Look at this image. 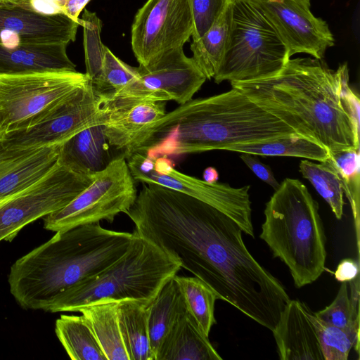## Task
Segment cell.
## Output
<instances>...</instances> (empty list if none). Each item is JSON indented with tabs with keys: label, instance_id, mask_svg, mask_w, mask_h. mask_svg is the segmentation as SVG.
<instances>
[{
	"label": "cell",
	"instance_id": "obj_1",
	"mask_svg": "<svg viewBox=\"0 0 360 360\" xmlns=\"http://www.w3.org/2000/svg\"><path fill=\"white\" fill-rule=\"evenodd\" d=\"M134 233L179 262L224 300L273 331L290 300L278 278L250 254L251 202L216 205L158 184H142L125 213Z\"/></svg>",
	"mask_w": 360,
	"mask_h": 360
},
{
	"label": "cell",
	"instance_id": "obj_2",
	"mask_svg": "<svg viewBox=\"0 0 360 360\" xmlns=\"http://www.w3.org/2000/svg\"><path fill=\"white\" fill-rule=\"evenodd\" d=\"M348 82L347 63L333 70L320 59L296 58L274 75L231 85L297 134L333 152L359 149V131L344 95Z\"/></svg>",
	"mask_w": 360,
	"mask_h": 360
},
{
	"label": "cell",
	"instance_id": "obj_3",
	"mask_svg": "<svg viewBox=\"0 0 360 360\" xmlns=\"http://www.w3.org/2000/svg\"><path fill=\"white\" fill-rule=\"evenodd\" d=\"M296 133L235 88L191 99L139 132L122 152L150 156L225 150Z\"/></svg>",
	"mask_w": 360,
	"mask_h": 360
},
{
	"label": "cell",
	"instance_id": "obj_4",
	"mask_svg": "<svg viewBox=\"0 0 360 360\" xmlns=\"http://www.w3.org/2000/svg\"><path fill=\"white\" fill-rule=\"evenodd\" d=\"M134 237V232L108 230L99 222L58 231L13 263L10 292L22 307L46 311L63 292L120 259Z\"/></svg>",
	"mask_w": 360,
	"mask_h": 360
},
{
	"label": "cell",
	"instance_id": "obj_5",
	"mask_svg": "<svg viewBox=\"0 0 360 360\" xmlns=\"http://www.w3.org/2000/svg\"><path fill=\"white\" fill-rule=\"evenodd\" d=\"M264 216L259 237L288 267L295 287L316 281L325 269L326 236L307 186L285 179L266 203Z\"/></svg>",
	"mask_w": 360,
	"mask_h": 360
},
{
	"label": "cell",
	"instance_id": "obj_6",
	"mask_svg": "<svg viewBox=\"0 0 360 360\" xmlns=\"http://www.w3.org/2000/svg\"><path fill=\"white\" fill-rule=\"evenodd\" d=\"M180 269L179 262L135 234L129 248L120 259L63 292L46 311H77L84 305L103 300H132L146 307Z\"/></svg>",
	"mask_w": 360,
	"mask_h": 360
},
{
	"label": "cell",
	"instance_id": "obj_7",
	"mask_svg": "<svg viewBox=\"0 0 360 360\" xmlns=\"http://www.w3.org/2000/svg\"><path fill=\"white\" fill-rule=\"evenodd\" d=\"M278 30L252 0H231V23L216 75L217 84L251 81L278 73L290 59Z\"/></svg>",
	"mask_w": 360,
	"mask_h": 360
},
{
	"label": "cell",
	"instance_id": "obj_8",
	"mask_svg": "<svg viewBox=\"0 0 360 360\" xmlns=\"http://www.w3.org/2000/svg\"><path fill=\"white\" fill-rule=\"evenodd\" d=\"M89 80L77 71L0 74V141L42 121Z\"/></svg>",
	"mask_w": 360,
	"mask_h": 360
},
{
	"label": "cell",
	"instance_id": "obj_9",
	"mask_svg": "<svg viewBox=\"0 0 360 360\" xmlns=\"http://www.w3.org/2000/svg\"><path fill=\"white\" fill-rule=\"evenodd\" d=\"M135 183L127 159L121 154L94 174L91 182L66 206L45 216L44 226L56 232L101 220L111 223L135 202Z\"/></svg>",
	"mask_w": 360,
	"mask_h": 360
},
{
	"label": "cell",
	"instance_id": "obj_10",
	"mask_svg": "<svg viewBox=\"0 0 360 360\" xmlns=\"http://www.w3.org/2000/svg\"><path fill=\"white\" fill-rule=\"evenodd\" d=\"M93 176L58 162L46 176L0 205V241H11L27 224L66 206Z\"/></svg>",
	"mask_w": 360,
	"mask_h": 360
},
{
	"label": "cell",
	"instance_id": "obj_11",
	"mask_svg": "<svg viewBox=\"0 0 360 360\" xmlns=\"http://www.w3.org/2000/svg\"><path fill=\"white\" fill-rule=\"evenodd\" d=\"M193 32L189 0H147L131 26V48L140 66L148 67L183 48Z\"/></svg>",
	"mask_w": 360,
	"mask_h": 360
},
{
	"label": "cell",
	"instance_id": "obj_12",
	"mask_svg": "<svg viewBox=\"0 0 360 360\" xmlns=\"http://www.w3.org/2000/svg\"><path fill=\"white\" fill-rule=\"evenodd\" d=\"M107 113L90 81L65 99L45 119L0 142L8 149L61 146L83 129L104 124Z\"/></svg>",
	"mask_w": 360,
	"mask_h": 360
},
{
	"label": "cell",
	"instance_id": "obj_13",
	"mask_svg": "<svg viewBox=\"0 0 360 360\" xmlns=\"http://www.w3.org/2000/svg\"><path fill=\"white\" fill-rule=\"evenodd\" d=\"M137 70L138 76L133 81L104 102L172 100L181 105L191 100L207 79L183 48L167 53L148 67L139 65Z\"/></svg>",
	"mask_w": 360,
	"mask_h": 360
},
{
	"label": "cell",
	"instance_id": "obj_14",
	"mask_svg": "<svg viewBox=\"0 0 360 360\" xmlns=\"http://www.w3.org/2000/svg\"><path fill=\"white\" fill-rule=\"evenodd\" d=\"M126 159L135 181L158 184L219 206L250 202V185L236 188L228 184H209L177 171L168 157L134 153Z\"/></svg>",
	"mask_w": 360,
	"mask_h": 360
},
{
	"label": "cell",
	"instance_id": "obj_15",
	"mask_svg": "<svg viewBox=\"0 0 360 360\" xmlns=\"http://www.w3.org/2000/svg\"><path fill=\"white\" fill-rule=\"evenodd\" d=\"M79 22L64 13L44 14L30 0L0 1V44H68L76 38Z\"/></svg>",
	"mask_w": 360,
	"mask_h": 360
},
{
	"label": "cell",
	"instance_id": "obj_16",
	"mask_svg": "<svg viewBox=\"0 0 360 360\" xmlns=\"http://www.w3.org/2000/svg\"><path fill=\"white\" fill-rule=\"evenodd\" d=\"M266 15L287 44L290 57L305 53L321 60L335 39L327 22L295 0H252Z\"/></svg>",
	"mask_w": 360,
	"mask_h": 360
},
{
	"label": "cell",
	"instance_id": "obj_17",
	"mask_svg": "<svg viewBox=\"0 0 360 360\" xmlns=\"http://www.w3.org/2000/svg\"><path fill=\"white\" fill-rule=\"evenodd\" d=\"M281 360H324L316 316L303 302L290 300L272 331Z\"/></svg>",
	"mask_w": 360,
	"mask_h": 360
},
{
	"label": "cell",
	"instance_id": "obj_18",
	"mask_svg": "<svg viewBox=\"0 0 360 360\" xmlns=\"http://www.w3.org/2000/svg\"><path fill=\"white\" fill-rule=\"evenodd\" d=\"M60 148L8 149L0 142V200L18 194L49 173L58 164Z\"/></svg>",
	"mask_w": 360,
	"mask_h": 360
},
{
	"label": "cell",
	"instance_id": "obj_19",
	"mask_svg": "<svg viewBox=\"0 0 360 360\" xmlns=\"http://www.w3.org/2000/svg\"><path fill=\"white\" fill-rule=\"evenodd\" d=\"M102 105L107 113L104 130L108 142L122 152L139 132L166 113L165 101L112 99Z\"/></svg>",
	"mask_w": 360,
	"mask_h": 360
},
{
	"label": "cell",
	"instance_id": "obj_20",
	"mask_svg": "<svg viewBox=\"0 0 360 360\" xmlns=\"http://www.w3.org/2000/svg\"><path fill=\"white\" fill-rule=\"evenodd\" d=\"M67 46L63 43L12 46L0 44V74L77 71L68 56Z\"/></svg>",
	"mask_w": 360,
	"mask_h": 360
},
{
	"label": "cell",
	"instance_id": "obj_21",
	"mask_svg": "<svg viewBox=\"0 0 360 360\" xmlns=\"http://www.w3.org/2000/svg\"><path fill=\"white\" fill-rule=\"evenodd\" d=\"M104 130V124L90 127L63 143L58 162L70 169L92 176L104 169L113 158Z\"/></svg>",
	"mask_w": 360,
	"mask_h": 360
},
{
	"label": "cell",
	"instance_id": "obj_22",
	"mask_svg": "<svg viewBox=\"0 0 360 360\" xmlns=\"http://www.w3.org/2000/svg\"><path fill=\"white\" fill-rule=\"evenodd\" d=\"M221 359L188 311L173 327L155 357V360Z\"/></svg>",
	"mask_w": 360,
	"mask_h": 360
},
{
	"label": "cell",
	"instance_id": "obj_23",
	"mask_svg": "<svg viewBox=\"0 0 360 360\" xmlns=\"http://www.w3.org/2000/svg\"><path fill=\"white\" fill-rule=\"evenodd\" d=\"M187 311L184 297L174 276L146 307L153 360L165 339Z\"/></svg>",
	"mask_w": 360,
	"mask_h": 360
},
{
	"label": "cell",
	"instance_id": "obj_24",
	"mask_svg": "<svg viewBox=\"0 0 360 360\" xmlns=\"http://www.w3.org/2000/svg\"><path fill=\"white\" fill-rule=\"evenodd\" d=\"M118 301L103 300L80 307L107 360H129L118 317Z\"/></svg>",
	"mask_w": 360,
	"mask_h": 360
},
{
	"label": "cell",
	"instance_id": "obj_25",
	"mask_svg": "<svg viewBox=\"0 0 360 360\" xmlns=\"http://www.w3.org/2000/svg\"><path fill=\"white\" fill-rule=\"evenodd\" d=\"M226 150L262 156L304 158L321 162L329 156V151L322 145L297 133L267 141L235 145L228 148Z\"/></svg>",
	"mask_w": 360,
	"mask_h": 360
},
{
	"label": "cell",
	"instance_id": "obj_26",
	"mask_svg": "<svg viewBox=\"0 0 360 360\" xmlns=\"http://www.w3.org/2000/svg\"><path fill=\"white\" fill-rule=\"evenodd\" d=\"M231 23V0L210 28L198 39L193 41V59L205 76L216 75L226 46Z\"/></svg>",
	"mask_w": 360,
	"mask_h": 360
},
{
	"label": "cell",
	"instance_id": "obj_27",
	"mask_svg": "<svg viewBox=\"0 0 360 360\" xmlns=\"http://www.w3.org/2000/svg\"><path fill=\"white\" fill-rule=\"evenodd\" d=\"M56 334L72 360H107L83 315H61L56 321Z\"/></svg>",
	"mask_w": 360,
	"mask_h": 360
},
{
	"label": "cell",
	"instance_id": "obj_28",
	"mask_svg": "<svg viewBox=\"0 0 360 360\" xmlns=\"http://www.w3.org/2000/svg\"><path fill=\"white\" fill-rule=\"evenodd\" d=\"M118 317L129 360H153L146 307L132 300L120 301Z\"/></svg>",
	"mask_w": 360,
	"mask_h": 360
},
{
	"label": "cell",
	"instance_id": "obj_29",
	"mask_svg": "<svg viewBox=\"0 0 360 360\" xmlns=\"http://www.w3.org/2000/svg\"><path fill=\"white\" fill-rule=\"evenodd\" d=\"M359 149L349 148L329 152L323 162L330 165L339 176L343 192L349 201L356 233V249L359 253L360 172Z\"/></svg>",
	"mask_w": 360,
	"mask_h": 360
},
{
	"label": "cell",
	"instance_id": "obj_30",
	"mask_svg": "<svg viewBox=\"0 0 360 360\" xmlns=\"http://www.w3.org/2000/svg\"><path fill=\"white\" fill-rule=\"evenodd\" d=\"M184 297L187 310L209 336L211 328L216 323L214 304L218 299L214 291L200 278L174 276Z\"/></svg>",
	"mask_w": 360,
	"mask_h": 360
},
{
	"label": "cell",
	"instance_id": "obj_31",
	"mask_svg": "<svg viewBox=\"0 0 360 360\" xmlns=\"http://www.w3.org/2000/svg\"><path fill=\"white\" fill-rule=\"evenodd\" d=\"M314 314L321 321L336 327H359V275L342 282L331 304Z\"/></svg>",
	"mask_w": 360,
	"mask_h": 360
},
{
	"label": "cell",
	"instance_id": "obj_32",
	"mask_svg": "<svg viewBox=\"0 0 360 360\" xmlns=\"http://www.w3.org/2000/svg\"><path fill=\"white\" fill-rule=\"evenodd\" d=\"M300 172L309 180L319 194L330 205L338 219L343 215L345 201L341 181L335 170L325 162L320 164L302 160Z\"/></svg>",
	"mask_w": 360,
	"mask_h": 360
},
{
	"label": "cell",
	"instance_id": "obj_33",
	"mask_svg": "<svg viewBox=\"0 0 360 360\" xmlns=\"http://www.w3.org/2000/svg\"><path fill=\"white\" fill-rule=\"evenodd\" d=\"M316 323L324 360H347L352 347L359 352V327L339 328L316 316Z\"/></svg>",
	"mask_w": 360,
	"mask_h": 360
},
{
	"label": "cell",
	"instance_id": "obj_34",
	"mask_svg": "<svg viewBox=\"0 0 360 360\" xmlns=\"http://www.w3.org/2000/svg\"><path fill=\"white\" fill-rule=\"evenodd\" d=\"M137 76V67L123 62L106 47L100 79L92 87L103 103L127 86Z\"/></svg>",
	"mask_w": 360,
	"mask_h": 360
},
{
	"label": "cell",
	"instance_id": "obj_35",
	"mask_svg": "<svg viewBox=\"0 0 360 360\" xmlns=\"http://www.w3.org/2000/svg\"><path fill=\"white\" fill-rule=\"evenodd\" d=\"M84 29V47L86 63V75L91 86L99 81L106 46L101 40L102 23L96 13L85 10L80 19Z\"/></svg>",
	"mask_w": 360,
	"mask_h": 360
},
{
	"label": "cell",
	"instance_id": "obj_36",
	"mask_svg": "<svg viewBox=\"0 0 360 360\" xmlns=\"http://www.w3.org/2000/svg\"><path fill=\"white\" fill-rule=\"evenodd\" d=\"M231 0H189L193 19V41L213 25Z\"/></svg>",
	"mask_w": 360,
	"mask_h": 360
},
{
	"label": "cell",
	"instance_id": "obj_37",
	"mask_svg": "<svg viewBox=\"0 0 360 360\" xmlns=\"http://www.w3.org/2000/svg\"><path fill=\"white\" fill-rule=\"evenodd\" d=\"M240 158L259 179L270 185L274 190L278 188L280 184L275 179L271 169L260 162L255 155L242 153Z\"/></svg>",
	"mask_w": 360,
	"mask_h": 360
},
{
	"label": "cell",
	"instance_id": "obj_38",
	"mask_svg": "<svg viewBox=\"0 0 360 360\" xmlns=\"http://www.w3.org/2000/svg\"><path fill=\"white\" fill-rule=\"evenodd\" d=\"M359 260L346 258L339 263L334 272V276L338 281L349 282L359 275Z\"/></svg>",
	"mask_w": 360,
	"mask_h": 360
},
{
	"label": "cell",
	"instance_id": "obj_39",
	"mask_svg": "<svg viewBox=\"0 0 360 360\" xmlns=\"http://www.w3.org/2000/svg\"><path fill=\"white\" fill-rule=\"evenodd\" d=\"M344 95L347 102V105L349 113L351 115L352 121L355 127L359 131V112H360V101L359 97L349 85V82L346 83L344 86Z\"/></svg>",
	"mask_w": 360,
	"mask_h": 360
},
{
	"label": "cell",
	"instance_id": "obj_40",
	"mask_svg": "<svg viewBox=\"0 0 360 360\" xmlns=\"http://www.w3.org/2000/svg\"><path fill=\"white\" fill-rule=\"evenodd\" d=\"M90 0H65L62 11L80 23L79 15Z\"/></svg>",
	"mask_w": 360,
	"mask_h": 360
},
{
	"label": "cell",
	"instance_id": "obj_41",
	"mask_svg": "<svg viewBox=\"0 0 360 360\" xmlns=\"http://www.w3.org/2000/svg\"><path fill=\"white\" fill-rule=\"evenodd\" d=\"M203 180L209 184L216 183L219 179V173L213 167H207L203 172Z\"/></svg>",
	"mask_w": 360,
	"mask_h": 360
},
{
	"label": "cell",
	"instance_id": "obj_42",
	"mask_svg": "<svg viewBox=\"0 0 360 360\" xmlns=\"http://www.w3.org/2000/svg\"><path fill=\"white\" fill-rule=\"evenodd\" d=\"M61 9H63V7L65 4V0H53ZM63 12V11H62Z\"/></svg>",
	"mask_w": 360,
	"mask_h": 360
},
{
	"label": "cell",
	"instance_id": "obj_43",
	"mask_svg": "<svg viewBox=\"0 0 360 360\" xmlns=\"http://www.w3.org/2000/svg\"><path fill=\"white\" fill-rule=\"evenodd\" d=\"M307 7H310V0H295Z\"/></svg>",
	"mask_w": 360,
	"mask_h": 360
},
{
	"label": "cell",
	"instance_id": "obj_44",
	"mask_svg": "<svg viewBox=\"0 0 360 360\" xmlns=\"http://www.w3.org/2000/svg\"><path fill=\"white\" fill-rule=\"evenodd\" d=\"M14 196V195H13ZM13 197V196H12ZM11 197V198H12ZM11 198H6V199H4V200H0V205L1 204H3L4 202H6V200H8V199H10Z\"/></svg>",
	"mask_w": 360,
	"mask_h": 360
},
{
	"label": "cell",
	"instance_id": "obj_45",
	"mask_svg": "<svg viewBox=\"0 0 360 360\" xmlns=\"http://www.w3.org/2000/svg\"><path fill=\"white\" fill-rule=\"evenodd\" d=\"M0 1H18V0H0Z\"/></svg>",
	"mask_w": 360,
	"mask_h": 360
}]
</instances>
